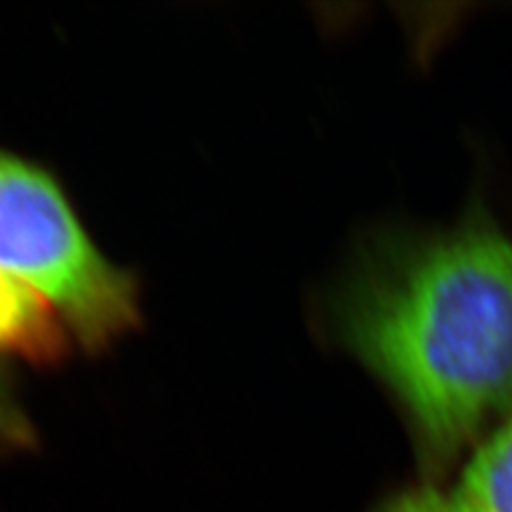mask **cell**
<instances>
[{"instance_id": "obj_3", "label": "cell", "mask_w": 512, "mask_h": 512, "mask_svg": "<svg viewBox=\"0 0 512 512\" xmlns=\"http://www.w3.org/2000/svg\"><path fill=\"white\" fill-rule=\"evenodd\" d=\"M378 512H512V414L453 483L397 493Z\"/></svg>"}, {"instance_id": "obj_2", "label": "cell", "mask_w": 512, "mask_h": 512, "mask_svg": "<svg viewBox=\"0 0 512 512\" xmlns=\"http://www.w3.org/2000/svg\"><path fill=\"white\" fill-rule=\"evenodd\" d=\"M0 269L37 288L86 348L137 323L135 282L94 248L50 175L3 152Z\"/></svg>"}, {"instance_id": "obj_4", "label": "cell", "mask_w": 512, "mask_h": 512, "mask_svg": "<svg viewBox=\"0 0 512 512\" xmlns=\"http://www.w3.org/2000/svg\"><path fill=\"white\" fill-rule=\"evenodd\" d=\"M71 333L37 288L0 269V352L52 363L64 357Z\"/></svg>"}, {"instance_id": "obj_1", "label": "cell", "mask_w": 512, "mask_h": 512, "mask_svg": "<svg viewBox=\"0 0 512 512\" xmlns=\"http://www.w3.org/2000/svg\"><path fill=\"white\" fill-rule=\"evenodd\" d=\"M331 335L446 457L512 406V235L483 207L363 237L325 295Z\"/></svg>"}]
</instances>
